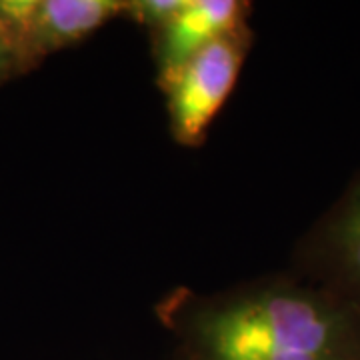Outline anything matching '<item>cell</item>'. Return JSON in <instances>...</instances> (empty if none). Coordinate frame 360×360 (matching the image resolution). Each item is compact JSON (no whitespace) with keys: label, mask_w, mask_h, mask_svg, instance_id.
Masks as SVG:
<instances>
[{"label":"cell","mask_w":360,"mask_h":360,"mask_svg":"<svg viewBox=\"0 0 360 360\" xmlns=\"http://www.w3.org/2000/svg\"><path fill=\"white\" fill-rule=\"evenodd\" d=\"M176 312L182 360H360V309L321 284L272 281Z\"/></svg>","instance_id":"obj_1"},{"label":"cell","mask_w":360,"mask_h":360,"mask_svg":"<svg viewBox=\"0 0 360 360\" xmlns=\"http://www.w3.org/2000/svg\"><path fill=\"white\" fill-rule=\"evenodd\" d=\"M250 30L240 25L226 32L182 66L165 86L170 129L182 144H198L217 116L243 68Z\"/></svg>","instance_id":"obj_2"},{"label":"cell","mask_w":360,"mask_h":360,"mask_svg":"<svg viewBox=\"0 0 360 360\" xmlns=\"http://www.w3.org/2000/svg\"><path fill=\"white\" fill-rule=\"evenodd\" d=\"M124 8L127 2L118 0H6L0 20L26 60L89 39Z\"/></svg>","instance_id":"obj_3"},{"label":"cell","mask_w":360,"mask_h":360,"mask_svg":"<svg viewBox=\"0 0 360 360\" xmlns=\"http://www.w3.org/2000/svg\"><path fill=\"white\" fill-rule=\"evenodd\" d=\"M246 13L248 4L238 0H186L184 8L155 32L158 84L165 89L210 42L245 25Z\"/></svg>","instance_id":"obj_4"},{"label":"cell","mask_w":360,"mask_h":360,"mask_svg":"<svg viewBox=\"0 0 360 360\" xmlns=\"http://www.w3.org/2000/svg\"><path fill=\"white\" fill-rule=\"evenodd\" d=\"M319 266V284L360 309V180L321 231Z\"/></svg>","instance_id":"obj_5"},{"label":"cell","mask_w":360,"mask_h":360,"mask_svg":"<svg viewBox=\"0 0 360 360\" xmlns=\"http://www.w3.org/2000/svg\"><path fill=\"white\" fill-rule=\"evenodd\" d=\"M186 0H136L127 2L124 14L134 18L139 25L148 26L153 32L168 25L184 8Z\"/></svg>","instance_id":"obj_6"},{"label":"cell","mask_w":360,"mask_h":360,"mask_svg":"<svg viewBox=\"0 0 360 360\" xmlns=\"http://www.w3.org/2000/svg\"><path fill=\"white\" fill-rule=\"evenodd\" d=\"M18 60H22L18 46L14 42L11 30L0 20V72H6Z\"/></svg>","instance_id":"obj_7"}]
</instances>
